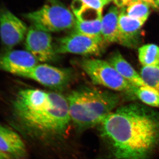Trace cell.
I'll return each mask as SVG.
<instances>
[{
	"label": "cell",
	"mask_w": 159,
	"mask_h": 159,
	"mask_svg": "<svg viewBox=\"0 0 159 159\" xmlns=\"http://www.w3.org/2000/svg\"><path fill=\"white\" fill-rule=\"evenodd\" d=\"M97 127L114 159H148L159 150V112L147 105L119 107Z\"/></svg>",
	"instance_id": "1"
},
{
	"label": "cell",
	"mask_w": 159,
	"mask_h": 159,
	"mask_svg": "<svg viewBox=\"0 0 159 159\" xmlns=\"http://www.w3.org/2000/svg\"><path fill=\"white\" fill-rule=\"evenodd\" d=\"M12 106L20 128L35 143L53 146L67 137L71 120L67 100L62 94L21 89Z\"/></svg>",
	"instance_id": "2"
},
{
	"label": "cell",
	"mask_w": 159,
	"mask_h": 159,
	"mask_svg": "<svg viewBox=\"0 0 159 159\" xmlns=\"http://www.w3.org/2000/svg\"><path fill=\"white\" fill-rule=\"evenodd\" d=\"M66 98L71 122L80 131L98 126L120 100L116 93L88 85L72 90Z\"/></svg>",
	"instance_id": "3"
},
{
	"label": "cell",
	"mask_w": 159,
	"mask_h": 159,
	"mask_svg": "<svg viewBox=\"0 0 159 159\" xmlns=\"http://www.w3.org/2000/svg\"><path fill=\"white\" fill-rule=\"evenodd\" d=\"M33 27L46 32H57L74 27L76 18L63 4L53 1L37 11L24 14Z\"/></svg>",
	"instance_id": "4"
},
{
	"label": "cell",
	"mask_w": 159,
	"mask_h": 159,
	"mask_svg": "<svg viewBox=\"0 0 159 159\" xmlns=\"http://www.w3.org/2000/svg\"><path fill=\"white\" fill-rule=\"evenodd\" d=\"M79 64L94 84L134 95L137 86L124 79L107 61L84 58L80 60Z\"/></svg>",
	"instance_id": "5"
},
{
	"label": "cell",
	"mask_w": 159,
	"mask_h": 159,
	"mask_svg": "<svg viewBox=\"0 0 159 159\" xmlns=\"http://www.w3.org/2000/svg\"><path fill=\"white\" fill-rule=\"evenodd\" d=\"M105 45L102 41L74 32L58 39L54 49L57 54L97 56L102 53Z\"/></svg>",
	"instance_id": "6"
},
{
	"label": "cell",
	"mask_w": 159,
	"mask_h": 159,
	"mask_svg": "<svg viewBox=\"0 0 159 159\" xmlns=\"http://www.w3.org/2000/svg\"><path fill=\"white\" fill-rule=\"evenodd\" d=\"M20 77L33 80L49 88L60 90L70 84L73 74L68 69L59 68L43 64L37 65Z\"/></svg>",
	"instance_id": "7"
},
{
	"label": "cell",
	"mask_w": 159,
	"mask_h": 159,
	"mask_svg": "<svg viewBox=\"0 0 159 159\" xmlns=\"http://www.w3.org/2000/svg\"><path fill=\"white\" fill-rule=\"evenodd\" d=\"M28 31L26 24L9 10H0V37L5 51L12 50L23 41Z\"/></svg>",
	"instance_id": "8"
},
{
	"label": "cell",
	"mask_w": 159,
	"mask_h": 159,
	"mask_svg": "<svg viewBox=\"0 0 159 159\" xmlns=\"http://www.w3.org/2000/svg\"><path fill=\"white\" fill-rule=\"evenodd\" d=\"M25 47L26 51L31 53L42 62L53 61L56 54L50 33L31 27L26 35Z\"/></svg>",
	"instance_id": "9"
},
{
	"label": "cell",
	"mask_w": 159,
	"mask_h": 159,
	"mask_svg": "<svg viewBox=\"0 0 159 159\" xmlns=\"http://www.w3.org/2000/svg\"><path fill=\"white\" fill-rule=\"evenodd\" d=\"M38 62L26 50H11L0 54V70L20 77L37 65Z\"/></svg>",
	"instance_id": "10"
},
{
	"label": "cell",
	"mask_w": 159,
	"mask_h": 159,
	"mask_svg": "<svg viewBox=\"0 0 159 159\" xmlns=\"http://www.w3.org/2000/svg\"><path fill=\"white\" fill-rule=\"evenodd\" d=\"M125 7L120 11L118 20L119 31V44L129 48L139 45L140 32L144 22L129 16Z\"/></svg>",
	"instance_id": "11"
},
{
	"label": "cell",
	"mask_w": 159,
	"mask_h": 159,
	"mask_svg": "<svg viewBox=\"0 0 159 159\" xmlns=\"http://www.w3.org/2000/svg\"><path fill=\"white\" fill-rule=\"evenodd\" d=\"M0 153L9 159H25L27 156L25 145L16 132L0 124Z\"/></svg>",
	"instance_id": "12"
},
{
	"label": "cell",
	"mask_w": 159,
	"mask_h": 159,
	"mask_svg": "<svg viewBox=\"0 0 159 159\" xmlns=\"http://www.w3.org/2000/svg\"><path fill=\"white\" fill-rule=\"evenodd\" d=\"M107 61L124 79L137 87L146 86L140 75L123 57L119 51L112 53Z\"/></svg>",
	"instance_id": "13"
},
{
	"label": "cell",
	"mask_w": 159,
	"mask_h": 159,
	"mask_svg": "<svg viewBox=\"0 0 159 159\" xmlns=\"http://www.w3.org/2000/svg\"><path fill=\"white\" fill-rule=\"evenodd\" d=\"M120 11L116 6H112L102 17L101 34L105 45L119 42L118 20Z\"/></svg>",
	"instance_id": "14"
},
{
	"label": "cell",
	"mask_w": 159,
	"mask_h": 159,
	"mask_svg": "<svg viewBox=\"0 0 159 159\" xmlns=\"http://www.w3.org/2000/svg\"><path fill=\"white\" fill-rule=\"evenodd\" d=\"M102 18V17H100L94 20L86 22L76 19L74 32L103 42L101 34Z\"/></svg>",
	"instance_id": "15"
},
{
	"label": "cell",
	"mask_w": 159,
	"mask_h": 159,
	"mask_svg": "<svg viewBox=\"0 0 159 159\" xmlns=\"http://www.w3.org/2000/svg\"><path fill=\"white\" fill-rule=\"evenodd\" d=\"M139 59L142 66H159V47L147 44L139 49Z\"/></svg>",
	"instance_id": "16"
},
{
	"label": "cell",
	"mask_w": 159,
	"mask_h": 159,
	"mask_svg": "<svg viewBox=\"0 0 159 159\" xmlns=\"http://www.w3.org/2000/svg\"><path fill=\"white\" fill-rule=\"evenodd\" d=\"M134 95L148 106L159 107V92L148 85L136 87Z\"/></svg>",
	"instance_id": "17"
},
{
	"label": "cell",
	"mask_w": 159,
	"mask_h": 159,
	"mask_svg": "<svg viewBox=\"0 0 159 159\" xmlns=\"http://www.w3.org/2000/svg\"><path fill=\"white\" fill-rule=\"evenodd\" d=\"M127 6L126 14L132 18L145 22L150 14V6L142 0H134Z\"/></svg>",
	"instance_id": "18"
},
{
	"label": "cell",
	"mask_w": 159,
	"mask_h": 159,
	"mask_svg": "<svg viewBox=\"0 0 159 159\" xmlns=\"http://www.w3.org/2000/svg\"><path fill=\"white\" fill-rule=\"evenodd\" d=\"M140 76L146 85L159 92V66H142Z\"/></svg>",
	"instance_id": "19"
},
{
	"label": "cell",
	"mask_w": 159,
	"mask_h": 159,
	"mask_svg": "<svg viewBox=\"0 0 159 159\" xmlns=\"http://www.w3.org/2000/svg\"><path fill=\"white\" fill-rule=\"evenodd\" d=\"M83 3L93 7L97 10L102 11L103 5L101 0H80Z\"/></svg>",
	"instance_id": "20"
},
{
	"label": "cell",
	"mask_w": 159,
	"mask_h": 159,
	"mask_svg": "<svg viewBox=\"0 0 159 159\" xmlns=\"http://www.w3.org/2000/svg\"><path fill=\"white\" fill-rule=\"evenodd\" d=\"M114 3L118 7L124 8L125 6H127L130 2L134 0H113Z\"/></svg>",
	"instance_id": "21"
},
{
	"label": "cell",
	"mask_w": 159,
	"mask_h": 159,
	"mask_svg": "<svg viewBox=\"0 0 159 159\" xmlns=\"http://www.w3.org/2000/svg\"><path fill=\"white\" fill-rule=\"evenodd\" d=\"M142 1L147 3L149 6H152L155 9H158L156 0H142Z\"/></svg>",
	"instance_id": "22"
},
{
	"label": "cell",
	"mask_w": 159,
	"mask_h": 159,
	"mask_svg": "<svg viewBox=\"0 0 159 159\" xmlns=\"http://www.w3.org/2000/svg\"><path fill=\"white\" fill-rule=\"evenodd\" d=\"M101 1H102L104 6H105L108 4L110 2L111 0H101Z\"/></svg>",
	"instance_id": "23"
},
{
	"label": "cell",
	"mask_w": 159,
	"mask_h": 159,
	"mask_svg": "<svg viewBox=\"0 0 159 159\" xmlns=\"http://www.w3.org/2000/svg\"><path fill=\"white\" fill-rule=\"evenodd\" d=\"M0 156L4 157L6 158L7 159H9L8 157L6 156L5 155L1 153H0Z\"/></svg>",
	"instance_id": "24"
},
{
	"label": "cell",
	"mask_w": 159,
	"mask_h": 159,
	"mask_svg": "<svg viewBox=\"0 0 159 159\" xmlns=\"http://www.w3.org/2000/svg\"><path fill=\"white\" fill-rule=\"evenodd\" d=\"M156 1L157 6L158 9H159V0H156Z\"/></svg>",
	"instance_id": "25"
},
{
	"label": "cell",
	"mask_w": 159,
	"mask_h": 159,
	"mask_svg": "<svg viewBox=\"0 0 159 159\" xmlns=\"http://www.w3.org/2000/svg\"><path fill=\"white\" fill-rule=\"evenodd\" d=\"M0 159H7L6 158H5V157H4L0 156Z\"/></svg>",
	"instance_id": "26"
}]
</instances>
